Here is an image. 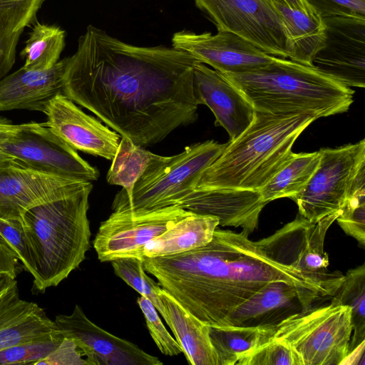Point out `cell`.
I'll return each mask as SVG.
<instances>
[{
  "mask_svg": "<svg viewBox=\"0 0 365 365\" xmlns=\"http://www.w3.org/2000/svg\"><path fill=\"white\" fill-rule=\"evenodd\" d=\"M197 62L173 47L133 46L89 25L66 58L63 95L145 147L197 120Z\"/></svg>",
  "mask_w": 365,
  "mask_h": 365,
  "instance_id": "cell-1",
  "label": "cell"
},
{
  "mask_svg": "<svg viewBox=\"0 0 365 365\" xmlns=\"http://www.w3.org/2000/svg\"><path fill=\"white\" fill-rule=\"evenodd\" d=\"M145 272L184 309L208 326H227L236 309L266 284L283 281L300 295L302 312L336 289L284 264L261 240L217 228L207 245L185 252L143 257Z\"/></svg>",
  "mask_w": 365,
  "mask_h": 365,
  "instance_id": "cell-2",
  "label": "cell"
},
{
  "mask_svg": "<svg viewBox=\"0 0 365 365\" xmlns=\"http://www.w3.org/2000/svg\"><path fill=\"white\" fill-rule=\"evenodd\" d=\"M319 118L255 110L250 125L230 140L202 173L195 188L259 191L287 162L299 135Z\"/></svg>",
  "mask_w": 365,
  "mask_h": 365,
  "instance_id": "cell-3",
  "label": "cell"
},
{
  "mask_svg": "<svg viewBox=\"0 0 365 365\" xmlns=\"http://www.w3.org/2000/svg\"><path fill=\"white\" fill-rule=\"evenodd\" d=\"M91 181L28 210L21 222L34 264L33 291L58 286L83 262L90 248Z\"/></svg>",
  "mask_w": 365,
  "mask_h": 365,
  "instance_id": "cell-4",
  "label": "cell"
},
{
  "mask_svg": "<svg viewBox=\"0 0 365 365\" xmlns=\"http://www.w3.org/2000/svg\"><path fill=\"white\" fill-rule=\"evenodd\" d=\"M221 75L255 110L272 114L312 113L319 118L344 113L354 101L350 87L314 66L288 58L275 57L254 71Z\"/></svg>",
  "mask_w": 365,
  "mask_h": 365,
  "instance_id": "cell-5",
  "label": "cell"
},
{
  "mask_svg": "<svg viewBox=\"0 0 365 365\" xmlns=\"http://www.w3.org/2000/svg\"><path fill=\"white\" fill-rule=\"evenodd\" d=\"M227 143L209 140L187 146L179 154L161 156L138 178L130 195H115L112 211L140 215L177 205L195 188L202 173Z\"/></svg>",
  "mask_w": 365,
  "mask_h": 365,
  "instance_id": "cell-6",
  "label": "cell"
},
{
  "mask_svg": "<svg viewBox=\"0 0 365 365\" xmlns=\"http://www.w3.org/2000/svg\"><path fill=\"white\" fill-rule=\"evenodd\" d=\"M267 327L269 341L289 346L302 365L341 364L349 353L352 316L351 308L346 305L331 302L292 314Z\"/></svg>",
  "mask_w": 365,
  "mask_h": 365,
  "instance_id": "cell-7",
  "label": "cell"
},
{
  "mask_svg": "<svg viewBox=\"0 0 365 365\" xmlns=\"http://www.w3.org/2000/svg\"><path fill=\"white\" fill-rule=\"evenodd\" d=\"M217 31L235 34L264 52L284 58L292 54L290 34L268 0H194Z\"/></svg>",
  "mask_w": 365,
  "mask_h": 365,
  "instance_id": "cell-8",
  "label": "cell"
},
{
  "mask_svg": "<svg viewBox=\"0 0 365 365\" xmlns=\"http://www.w3.org/2000/svg\"><path fill=\"white\" fill-rule=\"evenodd\" d=\"M318 167L304 189L292 197L299 213L316 223L340 211L352 182L365 163V140L336 148L319 150Z\"/></svg>",
  "mask_w": 365,
  "mask_h": 365,
  "instance_id": "cell-9",
  "label": "cell"
},
{
  "mask_svg": "<svg viewBox=\"0 0 365 365\" xmlns=\"http://www.w3.org/2000/svg\"><path fill=\"white\" fill-rule=\"evenodd\" d=\"M0 148L21 165L49 175L93 181L100 173L68 144L43 123L21 127Z\"/></svg>",
  "mask_w": 365,
  "mask_h": 365,
  "instance_id": "cell-10",
  "label": "cell"
},
{
  "mask_svg": "<svg viewBox=\"0 0 365 365\" xmlns=\"http://www.w3.org/2000/svg\"><path fill=\"white\" fill-rule=\"evenodd\" d=\"M339 214V212L328 215L316 223L298 214L293 221L260 240L277 260L337 289L344 274L339 271H328L329 257L324 244L326 234Z\"/></svg>",
  "mask_w": 365,
  "mask_h": 365,
  "instance_id": "cell-11",
  "label": "cell"
},
{
  "mask_svg": "<svg viewBox=\"0 0 365 365\" xmlns=\"http://www.w3.org/2000/svg\"><path fill=\"white\" fill-rule=\"evenodd\" d=\"M193 212L173 205L140 215L114 212L103 221L93 242L101 262L142 258V250L173 225Z\"/></svg>",
  "mask_w": 365,
  "mask_h": 365,
  "instance_id": "cell-12",
  "label": "cell"
},
{
  "mask_svg": "<svg viewBox=\"0 0 365 365\" xmlns=\"http://www.w3.org/2000/svg\"><path fill=\"white\" fill-rule=\"evenodd\" d=\"M326 41L313 66L348 87H365V18H324Z\"/></svg>",
  "mask_w": 365,
  "mask_h": 365,
  "instance_id": "cell-13",
  "label": "cell"
},
{
  "mask_svg": "<svg viewBox=\"0 0 365 365\" xmlns=\"http://www.w3.org/2000/svg\"><path fill=\"white\" fill-rule=\"evenodd\" d=\"M172 47L190 53L221 74L254 71L267 66L275 58L250 41L225 31H217L215 35L185 30L178 31L172 37Z\"/></svg>",
  "mask_w": 365,
  "mask_h": 365,
  "instance_id": "cell-14",
  "label": "cell"
},
{
  "mask_svg": "<svg viewBox=\"0 0 365 365\" xmlns=\"http://www.w3.org/2000/svg\"><path fill=\"white\" fill-rule=\"evenodd\" d=\"M54 322L63 336L72 339L88 365H160V359L135 344L116 336L92 322L78 304L69 315Z\"/></svg>",
  "mask_w": 365,
  "mask_h": 365,
  "instance_id": "cell-15",
  "label": "cell"
},
{
  "mask_svg": "<svg viewBox=\"0 0 365 365\" xmlns=\"http://www.w3.org/2000/svg\"><path fill=\"white\" fill-rule=\"evenodd\" d=\"M85 181L34 170L16 160L0 166V218L21 220L28 210L69 193Z\"/></svg>",
  "mask_w": 365,
  "mask_h": 365,
  "instance_id": "cell-16",
  "label": "cell"
},
{
  "mask_svg": "<svg viewBox=\"0 0 365 365\" xmlns=\"http://www.w3.org/2000/svg\"><path fill=\"white\" fill-rule=\"evenodd\" d=\"M43 113V124L75 150L112 160L120 135L87 115L63 94L53 98Z\"/></svg>",
  "mask_w": 365,
  "mask_h": 365,
  "instance_id": "cell-17",
  "label": "cell"
},
{
  "mask_svg": "<svg viewBox=\"0 0 365 365\" xmlns=\"http://www.w3.org/2000/svg\"><path fill=\"white\" fill-rule=\"evenodd\" d=\"M193 89L197 104L211 110L215 125L225 129L230 140L252 123L255 109L249 100L220 73L200 62L193 68Z\"/></svg>",
  "mask_w": 365,
  "mask_h": 365,
  "instance_id": "cell-18",
  "label": "cell"
},
{
  "mask_svg": "<svg viewBox=\"0 0 365 365\" xmlns=\"http://www.w3.org/2000/svg\"><path fill=\"white\" fill-rule=\"evenodd\" d=\"M267 203L259 191L235 189H194L177 205L196 214L219 219V225L241 227L250 236L258 227Z\"/></svg>",
  "mask_w": 365,
  "mask_h": 365,
  "instance_id": "cell-19",
  "label": "cell"
},
{
  "mask_svg": "<svg viewBox=\"0 0 365 365\" xmlns=\"http://www.w3.org/2000/svg\"><path fill=\"white\" fill-rule=\"evenodd\" d=\"M57 330L44 309L21 299L16 278L0 274V350Z\"/></svg>",
  "mask_w": 365,
  "mask_h": 365,
  "instance_id": "cell-20",
  "label": "cell"
},
{
  "mask_svg": "<svg viewBox=\"0 0 365 365\" xmlns=\"http://www.w3.org/2000/svg\"><path fill=\"white\" fill-rule=\"evenodd\" d=\"M66 58L45 71L23 66L0 80V111L25 109L43 113L48 103L63 94Z\"/></svg>",
  "mask_w": 365,
  "mask_h": 365,
  "instance_id": "cell-21",
  "label": "cell"
},
{
  "mask_svg": "<svg viewBox=\"0 0 365 365\" xmlns=\"http://www.w3.org/2000/svg\"><path fill=\"white\" fill-rule=\"evenodd\" d=\"M301 307L297 289L283 281L262 287L243 302L228 320L227 326L262 327L276 324ZM302 309V307H301Z\"/></svg>",
  "mask_w": 365,
  "mask_h": 365,
  "instance_id": "cell-22",
  "label": "cell"
},
{
  "mask_svg": "<svg viewBox=\"0 0 365 365\" xmlns=\"http://www.w3.org/2000/svg\"><path fill=\"white\" fill-rule=\"evenodd\" d=\"M159 296L165 314L164 320L182 349L187 362L192 365H219L208 325L184 309L163 288Z\"/></svg>",
  "mask_w": 365,
  "mask_h": 365,
  "instance_id": "cell-23",
  "label": "cell"
},
{
  "mask_svg": "<svg viewBox=\"0 0 365 365\" xmlns=\"http://www.w3.org/2000/svg\"><path fill=\"white\" fill-rule=\"evenodd\" d=\"M218 225L217 217L193 212L146 244L142 258L169 256L204 246L212 240Z\"/></svg>",
  "mask_w": 365,
  "mask_h": 365,
  "instance_id": "cell-24",
  "label": "cell"
},
{
  "mask_svg": "<svg viewBox=\"0 0 365 365\" xmlns=\"http://www.w3.org/2000/svg\"><path fill=\"white\" fill-rule=\"evenodd\" d=\"M282 15L292 41L290 60L313 66L317 53L326 41V25L319 14H307L303 11L273 4Z\"/></svg>",
  "mask_w": 365,
  "mask_h": 365,
  "instance_id": "cell-25",
  "label": "cell"
},
{
  "mask_svg": "<svg viewBox=\"0 0 365 365\" xmlns=\"http://www.w3.org/2000/svg\"><path fill=\"white\" fill-rule=\"evenodd\" d=\"M44 1L0 0V80L13 67L20 36Z\"/></svg>",
  "mask_w": 365,
  "mask_h": 365,
  "instance_id": "cell-26",
  "label": "cell"
},
{
  "mask_svg": "<svg viewBox=\"0 0 365 365\" xmlns=\"http://www.w3.org/2000/svg\"><path fill=\"white\" fill-rule=\"evenodd\" d=\"M320 160L319 150L293 153L283 167L259 190L267 203L294 196L302 191L316 171Z\"/></svg>",
  "mask_w": 365,
  "mask_h": 365,
  "instance_id": "cell-27",
  "label": "cell"
},
{
  "mask_svg": "<svg viewBox=\"0 0 365 365\" xmlns=\"http://www.w3.org/2000/svg\"><path fill=\"white\" fill-rule=\"evenodd\" d=\"M208 329L219 365L236 364L243 354L268 341L269 338L267 326H208Z\"/></svg>",
  "mask_w": 365,
  "mask_h": 365,
  "instance_id": "cell-28",
  "label": "cell"
},
{
  "mask_svg": "<svg viewBox=\"0 0 365 365\" xmlns=\"http://www.w3.org/2000/svg\"><path fill=\"white\" fill-rule=\"evenodd\" d=\"M160 157L135 144L130 139L121 137L106 175L107 182L123 187L118 193L129 196L135 183L146 168Z\"/></svg>",
  "mask_w": 365,
  "mask_h": 365,
  "instance_id": "cell-29",
  "label": "cell"
},
{
  "mask_svg": "<svg viewBox=\"0 0 365 365\" xmlns=\"http://www.w3.org/2000/svg\"><path fill=\"white\" fill-rule=\"evenodd\" d=\"M65 45V32L59 27L36 23L26 41L21 55L25 57L23 67L45 71L58 61Z\"/></svg>",
  "mask_w": 365,
  "mask_h": 365,
  "instance_id": "cell-30",
  "label": "cell"
},
{
  "mask_svg": "<svg viewBox=\"0 0 365 365\" xmlns=\"http://www.w3.org/2000/svg\"><path fill=\"white\" fill-rule=\"evenodd\" d=\"M331 302L351 309L353 334L349 352L365 341V264L347 271Z\"/></svg>",
  "mask_w": 365,
  "mask_h": 365,
  "instance_id": "cell-31",
  "label": "cell"
},
{
  "mask_svg": "<svg viewBox=\"0 0 365 365\" xmlns=\"http://www.w3.org/2000/svg\"><path fill=\"white\" fill-rule=\"evenodd\" d=\"M344 232L365 245V163L358 170L336 220Z\"/></svg>",
  "mask_w": 365,
  "mask_h": 365,
  "instance_id": "cell-32",
  "label": "cell"
},
{
  "mask_svg": "<svg viewBox=\"0 0 365 365\" xmlns=\"http://www.w3.org/2000/svg\"><path fill=\"white\" fill-rule=\"evenodd\" d=\"M115 274L140 296L148 298L157 311L165 317L159 292L162 287L145 272L143 260L140 257H122L110 261Z\"/></svg>",
  "mask_w": 365,
  "mask_h": 365,
  "instance_id": "cell-33",
  "label": "cell"
},
{
  "mask_svg": "<svg viewBox=\"0 0 365 365\" xmlns=\"http://www.w3.org/2000/svg\"><path fill=\"white\" fill-rule=\"evenodd\" d=\"M64 336L57 331L0 350V365L33 364L48 356L61 343Z\"/></svg>",
  "mask_w": 365,
  "mask_h": 365,
  "instance_id": "cell-34",
  "label": "cell"
},
{
  "mask_svg": "<svg viewBox=\"0 0 365 365\" xmlns=\"http://www.w3.org/2000/svg\"><path fill=\"white\" fill-rule=\"evenodd\" d=\"M238 365H302L299 356L287 344L271 340L243 354Z\"/></svg>",
  "mask_w": 365,
  "mask_h": 365,
  "instance_id": "cell-35",
  "label": "cell"
},
{
  "mask_svg": "<svg viewBox=\"0 0 365 365\" xmlns=\"http://www.w3.org/2000/svg\"><path fill=\"white\" fill-rule=\"evenodd\" d=\"M137 303L144 315L150 334L159 350L170 356L182 353L180 346L165 327L151 302L148 298L140 296Z\"/></svg>",
  "mask_w": 365,
  "mask_h": 365,
  "instance_id": "cell-36",
  "label": "cell"
},
{
  "mask_svg": "<svg viewBox=\"0 0 365 365\" xmlns=\"http://www.w3.org/2000/svg\"><path fill=\"white\" fill-rule=\"evenodd\" d=\"M0 235L16 254L23 268L34 277V264L21 220L0 218Z\"/></svg>",
  "mask_w": 365,
  "mask_h": 365,
  "instance_id": "cell-37",
  "label": "cell"
},
{
  "mask_svg": "<svg viewBox=\"0 0 365 365\" xmlns=\"http://www.w3.org/2000/svg\"><path fill=\"white\" fill-rule=\"evenodd\" d=\"M323 18L354 16L365 18V0H307Z\"/></svg>",
  "mask_w": 365,
  "mask_h": 365,
  "instance_id": "cell-38",
  "label": "cell"
},
{
  "mask_svg": "<svg viewBox=\"0 0 365 365\" xmlns=\"http://www.w3.org/2000/svg\"><path fill=\"white\" fill-rule=\"evenodd\" d=\"M88 365V361L74 341L64 336L59 346L36 365Z\"/></svg>",
  "mask_w": 365,
  "mask_h": 365,
  "instance_id": "cell-39",
  "label": "cell"
},
{
  "mask_svg": "<svg viewBox=\"0 0 365 365\" xmlns=\"http://www.w3.org/2000/svg\"><path fill=\"white\" fill-rule=\"evenodd\" d=\"M19 261L16 254L0 235V274H6L16 278L23 268Z\"/></svg>",
  "mask_w": 365,
  "mask_h": 365,
  "instance_id": "cell-40",
  "label": "cell"
},
{
  "mask_svg": "<svg viewBox=\"0 0 365 365\" xmlns=\"http://www.w3.org/2000/svg\"><path fill=\"white\" fill-rule=\"evenodd\" d=\"M272 4L286 6L297 9L307 14H318L307 0H268Z\"/></svg>",
  "mask_w": 365,
  "mask_h": 365,
  "instance_id": "cell-41",
  "label": "cell"
},
{
  "mask_svg": "<svg viewBox=\"0 0 365 365\" xmlns=\"http://www.w3.org/2000/svg\"><path fill=\"white\" fill-rule=\"evenodd\" d=\"M364 343L350 351L341 364H361L360 360L364 362Z\"/></svg>",
  "mask_w": 365,
  "mask_h": 365,
  "instance_id": "cell-42",
  "label": "cell"
},
{
  "mask_svg": "<svg viewBox=\"0 0 365 365\" xmlns=\"http://www.w3.org/2000/svg\"><path fill=\"white\" fill-rule=\"evenodd\" d=\"M20 125H14L10 123L5 119H0V143L7 139L12 133L16 132L19 128Z\"/></svg>",
  "mask_w": 365,
  "mask_h": 365,
  "instance_id": "cell-43",
  "label": "cell"
},
{
  "mask_svg": "<svg viewBox=\"0 0 365 365\" xmlns=\"http://www.w3.org/2000/svg\"><path fill=\"white\" fill-rule=\"evenodd\" d=\"M15 161V159L5 153L0 148V166L9 164Z\"/></svg>",
  "mask_w": 365,
  "mask_h": 365,
  "instance_id": "cell-44",
  "label": "cell"
}]
</instances>
